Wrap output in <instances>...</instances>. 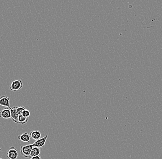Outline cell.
Masks as SVG:
<instances>
[{"label":"cell","instance_id":"6","mask_svg":"<svg viewBox=\"0 0 162 159\" xmlns=\"http://www.w3.org/2000/svg\"><path fill=\"white\" fill-rule=\"evenodd\" d=\"M11 108H7V107L6 108L4 109L0 113L1 117L6 119L11 118Z\"/></svg>","mask_w":162,"mask_h":159},{"label":"cell","instance_id":"8","mask_svg":"<svg viewBox=\"0 0 162 159\" xmlns=\"http://www.w3.org/2000/svg\"><path fill=\"white\" fill-rule=\"evenodd\" d=\"M30 135L27 132L22 133L18 137V140H20L23 142H29L30 140Z\"/></svg>","mask_w":162,"mask_h":159},{"label":"cell","instance_id":"3","mask_svg":"<svg viewBox=\"0 0 162 159\" xmlns=\"http://www.w3.org/2000/svg\"><path fill=\"white\" fill-rule=\"evenodd\" d=\"M6 155L9 159H17L18 157V150L14 147H11L7 150Z\"/></svg>","mask_w":162,"mask_h":159},{"label":"cell","instance_id":"12","mask_svg":"<svg viewBox=\"0 0 162 159\" xmlns=\"http://www.w3.org/2000/svg\"><path fill=\"white\" fill-rule=\"evenodd\" d=\"M16 107V109H17V112L19 114V115H21L23 114V112L25 110V107L24 106H17Z\"/></svg>","mask_w":162,"mask_h":159},{"label":"cell","instance_id":"14","mask_svg":"<svg viewBox=\"0 0 162 159\" xmlns=\"http://www.w3.org/2000/svg\"><path fill=\"white\" fill-rule=\"evenodd\" d=\"M30 159H42L41 156L40 155H37V156H33L30 158Z\"/></svg>","mask_w":162,"mask_h":159},{"label":"cell","instance_id":"10","mask_svg":"<svg viewBox=\"0 0 162 159\" xmlns=\"http://www.w3.org/2000/svg\"><path fill=\"white\" fill-rule=\"evenodd\" d=\"M40 153H41V150L40 148L37 147L33 146L30 154V158L33 156L39 155Z\"/></svg>","mask_w":162,"mask_h":159},{"label":"cell","instance_id":"13","mask_svg":"<svg viewBox=\"0 0 162 159\" xmlns=\"http://www.w3.org/2000/svg\"><path fill=\"white\" fill-rule=\"evenodd\" d=\"M22 115H23L24 117H26L29 118V117L30 115V112L29 110H28V109H25V110L24 111V112H23Z\"/></svg>","mask_w":162,"mask_h":159},{"label":"cell","instance_id":"11","mask_svg":"<svg viewBox=\"0 0 162 159\" xmlns=\"http://www.w3.org/2000/svg\"><path fill=\"white\" fill-rule=\"evenodd\" d=\"M28 121V118L26 117L21 114L19 115V124H26Z\"/></svg>","mask_w":162,"mask_h":159},{"label":"cell","instance_id":"7","mask_svg":"<svg viewBox=\"0 0 162 159\" xmlns=\"http://www.w3.org/2000/svg\"><path fill=\"white\" fill-rule=\"evenodd\" d=\"M0 105L11 108L10 106V99L7 96H1L0 98Z\"/></svg>","mask_w":162,"mask_h":159},{"label":"cell","instance_id":"1","mask_svg":"<svg viewBox=\"0 0 162 159\" xmlns=\"http://www.w3.org/2000/svg\"><path fill=\"white\" fill-rule=\"evenodd\" d=\"M33 146L32 145L21 146L20 147V153L22 156L25 158H30V154L32 152Z\"/></svg>","mask_w":162,"mask_h":159},{"label":"cell","instance_id":"4","mask_svg":"<svg viewBox=\"0 0 162 159\" xmlns=\"http://www.w3.org/2000/svg\"><path fill=\"white\" fill-rule=\"evenodd\" d=\"M48 137V136L47 135H45V136L42 138H40L39 140H36V141L32 144L33 146L37 147L39 148H43L45 146V143Z\"/></svg>","mask_w":162,"mask_h":159},{"label":"cell","instance_id":"2","mask_svg":"<svg viewBox=\"0 0 162 159\" xmlns=\"http://www.w3.org/2000/svg\"><path fill=\"white\" fill-rule=\"evenodd\" d=\"M23 87V81L20 79H17L11 83L10 90L14 92L20 90Z\"/></svg>","mask_w":162,"mask_h":159},{"label":"cell","instance_id":"15","mask_svg":"<svg viewBox=\"0 0 162 159\" xmlns=\"http://www.w3.org/2000/svg\"><path fill=\"white\" fill-rule=\"evenodd\" d=\"M2 159V158H1V159Z\"/></svg>","mask_w":162,"mask_h":159},{"label":"cell","instance_id":"5","mask_svg":"<svg viewBox=\"0 0 162 159\" xmlns=\"http://www.w3.org/2000/svg\"><path fill=\"white\" fill-rule=\"evenodd\" d=\"M11 119L13 122H14L16 124H19V114L17 112L16 107H13L11 109Z\"/></svg>","mask_w":162,"mask_h":159},{"label":"cell","instance_id":"9","mask_svg":"<svg viewBox=\"0 0 162 159\" xmlns=\"http://www.w3.org/2000/svg\"><path fill=\"white\" fill-rule=\"evenodd\" d=\"M30 135L31 138L35 140H37L41 138V133L39 130H36L32 131L30 133Z\"/></svg>","mask_w":162,"mask_h":159}]
</instances>
